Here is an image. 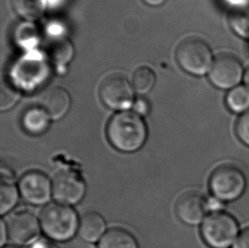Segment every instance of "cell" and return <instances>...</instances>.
Wrapping results in <instances>:
<instances>
[{"mask_svg": "<svg viewBox=\"0 0 249 248\" xmlns=\"http://www.w3.org/2000/svg\"><path fill=\"white\" fill-rule=\"evenodd\" d=\"M18 191L12 181L1 180L0 189V213L5 214L17 205Z\"/></svg>", "mask_w": 249, "mask_h": 248, "instance_id": "cell-20", "label": "cell"}, {"mask_svg": "<svg viewBox=\"0 0 249 248\" xmlns=\"http://www.w3.org/2000/svg\"><path fill=\"white\" fill-rule=\"evenodd\" d=\"M176 60L183 70L195 76H203L209 72L214 61L209 45L195 37L185 38L178 44Z\"/></svg>", "mask_w": 249, "mask_h": 248, "instance_id": "cell-3", "label": "cell"}, {"mask_svg": "<svg viewBox=\"0 0 249 248\" xmlns=\"http://www.w3.org/2000/svg\"><path fill=\"white\" fill-rule=\"evenodd\" d=\"M0 230H1V237H0V245L3 246V244L5 243L6 241L7 235V228L4 223L3 221H1V225H0Z\"/></svg>", "mask_w": 249, "mask_h": 248, "instance_id": "cell-27", "label": "cell"}, {"mask_svg": "<svg viewBox=\"0 0 249 248\" xmlns=\"http://www.w3.org/2000/svg\"><path fill=\"white\" fill-rule=\"evenodd\" d=\"M10 240L18 245L34 242L39 235L40 227L36 216L31 212H17L11 215L6 224Z\"/></svg>", "mask_w": 249, "mask_h": 248, "instance_id": "cell-9", "label": "cell"}, {"mask_svg": "<svg viewBox=\"0 0 249 248\" xmlns=\"http://www.w3.org/2000/svg\"><path fill=\"white\" fill-rule=\"evenodd\" d=\"M38 104L47 112L51 119L59 120L69 111L71 98L68 91L63 88L53 87L41 94Z\"/></svg>", "mask_w": 249, "mask_h": 248, "instance_id": "cell-12", "label": "cell"}, {"mask_svg": "<svg viewBox=\"0 0 249 248\" xmlns=\"http://www.w3.org/2000/svg\"><path fill=\"white\" fill-rule=\"evenodd\" d=\"M202 236L211 248H229L237 240L239 226L235 218L224 212L209 215L202 222Z\"/></svg>", "mask_w": 249, "mask_h": 248, "instance_id": "cell-4", "label": "cell"}, {"mask_svg": "<svg viewBox=\"0 0 249 248\" xmlns=\"http://www.w3.org/2000/svg\"><path fill=\"white\" fill-rule=\"evenodd\" d=\"M108 141L113 147L123 152H134L144 145L147 138L145 122L135 111H122L108 123Z\"/></svg>", "mask_w": 249, "mask_h": 248, "instance_id": "cell-1", "label": "cell"}, {"mask_svg": "<svg viewBox=\"0 0 249 248\" xmlns=\"http://www.w3.org/2000/svg\"><path fill=\"white\" fill-rule=\"evenodd\" d=\"M20 92L9 81L2 82L0 89V109L6 111L14 106L20 99Z\"/></svg>", "mask_w": 249, "mask_h": 248, "instance_id": "cell-21", "label": "cell"}, {"mask_svg": "<svg viewBox=\"0 0 249 248\" xmlns=\"http://www.w3.org/2000/svg\"><path fill=\"white\" fill-rule=\"evenodd\" d=\"M226 104L231 111L242 113L249 111V89L247 86H237L230 90L226 96Z\"/></svg>", "mask_w": 249, "mask_h": 248, "instance_id": "cell-18", "label": "cell"}, {"mask_svg": "<svg viewBox=\"0 0 249 248\" xmlns=\"http://www.w3.org/2000/svg\"><path fill=\"white\" fill-rule=\"evenodd\" d=\"M14 248V247H12V246H9V247H6V248Z\"/></svg>", "mask_w": 249, "mask_h": 248, "instance_id": "cell-30", "label": "cell"}, {"mask_svg": "<svg viewBox=\"0 0 249 248\" xmlns=\"http://www.w3.org/2000/svg\"><path fill=\"white\" fill-rule=\"evenodd\" d=\"M228 21L235 34L243 38L249 39V6H239L231 10Z\"/></svg>", "mask_w": 249, "mask_h": 248, "instance_id": "cell-17", "label": "cell"}, {"mask_svg": "<svg viewBox=\"0 0 249 248\" xmlns=\"http://www.w3.org/2000/svg\"><path fill=\"white\" fill-rule=\"evenodd\" d=\"M133 107H134V111H135V113H137L140 116H144V115L148 113L149 105L145 100L140 99L138 101H135Z\"/></svg>", "mask_w": 249, "mask_h": 248, "instance_id": "cell-25", "label": "cell"}, {"mask_svg": "<svg viewBox=\"0 0 249 248\" xmlns=\"http://www.w3.org/2000/svg\"><path fill=\"white\" fill-rule=\"evenodd\" d=\"M207 209V201L196 192L182 195L175 206V213L178 219L189 225H197L203 222Z\"/></svg>", "mask_w": 249, "mask_h": 248, "instance_id": "cell-11", "label": "cell"}, {"mask_svg": "<svg viewBox=\"0 0 249 248\" xmlns=\"http://www.w3.org/2000/svg\"><path fill=\"white\" fill-rule=\"evenodd\" d=\"M156 82L154 71L147 67H139L132 77V85L138 94H144L152 89Z\"/></svg>", "mask_w": 249, "mask_h": 248, "instance_id": "cell-19", "label": "cell"}, {"mask_svg": "<svg viewBox=\"0 0 249 248\" xmlns=\"http://www.w3.org/2000/svg\"><path fill=\"white\" fill-rule=\"evenodd\" d=\"M18 16L28 20L40 18L45 10V0H11Z\"/></svg>", "mask_w": 249, "mask_h": 248, "instance_id": "cell-16", "label": "cell"}, {"mask_svg": "<svg viewBox=\"0 0 249 248\" xmlns=\"http://www.w3.org/2000/svg\"><path fill=\"white\" fill-rule=\"evenodd\" d=\"M246 186L245 175L234 165H223L216 168L209 181L213 196L225 202L238 199L246 190Z\"/></svg>", "mask_w": 249, "mask_h": 248, "instance_id": "cell-5", "label": "cell"}, {"mask_svg": "<svg viewBox=\"0 0 249 248\" xmlns=\"http://www.w3.org/2000/svg\"><path fill=\"white\" fill-rule=\"evenodd\" d=\"M41 228L49 238L57 242L71 240L79 229L77 213L68 205L51 203L43 209Z\"/></svg>", "mask_w": 249, "mask_h": 248, "instance_id": "cell-2", "label": "cell"}, {"mask_svg": "<svg viewBox=\"0 0 249 248\" xmlns=\"http://www.w3.org/2000/svg\"><path fill=\"white\" fill-rule=\"evenodd\" d=\"M99 248H138L135 237L124 229H111L99 243Z\"/></svg>", "mask_w": 249, "mask_h": 248, "instance_id": "cell-15", "label": "cell"}, {"mask_svg": "<svg viewBox=\"0 0 249 248\" xmlns=\"http://www.w3.org/2000/svg\"><path fill=\"white\" fill-rule=\"evenodd\" d=\"M142 1L150 6H159L164 3L165 0H142Z\"/></svg>", "mask_w": 249, "mask_h": 248, "instance_id": "cell-28", "label": "cell"}, {"mask_svg": "<svg viewBox=\"0 0 249 248\" xmlns=\"http://www.w3.org/2000/svg\"><path fill=\"white\" fill-rule=\"evenodd\" d=\"M49 53L54 61L64 63L71 60L73 51L69 41L60 40L52 43Z\"/></svg>", "mask_w": 249, "mask_h": 248, "instance_id": "cell-22", "label": "cell"}, {"mask_svg": "<svg viewBox=\"0 0 249 248\" xmlns=\"http://www.w3.org/2000/svg\"><path fill=\"white\" fill-rule=\"evenodd\" d=\"M20 195L33 205H44L51 199L52 185L46 175L40 172H28L19 182Z\"/></svg>", "mask_w": 249, "mask_h": 248, "instance_id": "cell-10", "label": "cell"}, {"mask_svg": "<svg viewBox=\"0 0 249 248\" xmlns=\"http://www.w3.org/2000/svg\"><path fill=\"white\" fill-rule=\"evenodd\" d=\"M233 248H249V228L238 236Z\"/></svg>", "mask_w": 249, "mask_h": 248, "instance_id": "cell-24", "label": "cell"}, {"mask_svg": "<svg viewBox=\"0 0 249 248\" xmlns=\"http://www.w3.org/2000/svg\"><path fill=\"white\" fill-rule=\"evenodd\" d=\"M51 118L40 106L31 107L24 112L21 125L27 134L40 135L47 131Z\"/></svg>", "mask_w": 249, "mask_h": 248, "instance_id": "cell-13", "label": "cell"}, {"mask_svg": "<svg viewBox=\"0 0 249 248\" xmlns=\"http://www.w3.org/2000/svg\"><path fill=\"white\" fill-rule=\"evenodd\" d=\"M236 134L240 141L249 146V111L243 113L236 124Z\"/></svg>", "mask_w": 249, "mask_h": 248, "instance_id": "cell-23", "label": "cell"}, {"mask_svg": "<svg viewBox=\"0 0 249 248\" xmlns=\"http://www.w3.org/2000/svg\"><path fill=\"white\" fill-rule=\"evenodd\" d=\"M86 186L76 172L64 170L55 175L52 183V194L58 203L74 205L84 198Z\"/></svg>", "mask_w": 249, "mask_h": 248, "instance_id": "cell-8", "label": "cell"}, {"mask_svg": "<svg viewBox=\"0 0 249 248\" xmlns=\"http://www.w3.org/2000/svg\"><path fill=\"white\" fill-rule=\"evenodd\" d=\"M134 88L119 72L110 74L101 82L99 94L105 106L116 111L127 110L134 101Z\"/></svg>", "mask_w": 249, "mask_h": 248, "instance_id": "cell-6", "label": "cell"}, {"mask_svg": "<svg viewBox=\"0 0 249 248\" xmlns=\"http://www.w3.org/2000/svg\"><path fill=\"white\" fill-rule=\"evenodd\" d=\"M30 248H59L53 244L52 242H48L46 240L41 239L37 242H34Z\"/></svg>", "mask_w": 249, "mask_h": 248, "instance_id": "cell-26", "label": "cell"}, {"mask_svg": "<svg viewBox=\"0 0 249 248\" xmlns=\"http://www.w3.org/2000/svg\"><path fill=\"white\" fill-rule=\"evenodd\" d=\"M243 77L242 63L231 54H223L217 56L209 71L211 83L221 89H232L237 87Z\"/></svg>", "mask_w": 249, "mask_h": 248, "instance_id": "cell-7", "label": "cell"}, {"mask_svg": "<svg viewBox=\"0 0 249 248\" xmlns=\"http://www.w3.org/2000/svg\"><path fill=\"white\" fill-rule=\"evenodd\" d=\"M244 81H245L247 87L249 89V67H248V69H247L245 74H244Z\"/></svg>", "mask_w": 249, "mask_h": 248, "instance_id": "cell-29", "label": "cell"}, {"mask_svg": "<svg viewBox=\"0 0 249 248\" xmlns=\"http://www.w3.org/2000/svg\"><path fill=\"white\" fill-rule=\"evenodd\" d=\"M106 222L104 218L97 213L90 212L82 218L78 233L84 241L89 242H97L104 235Z\"/></svg>", "mask_w": 249, "mask_h": 248, "instance_id": "cell-14", "label": "cell"}]
</instances>
